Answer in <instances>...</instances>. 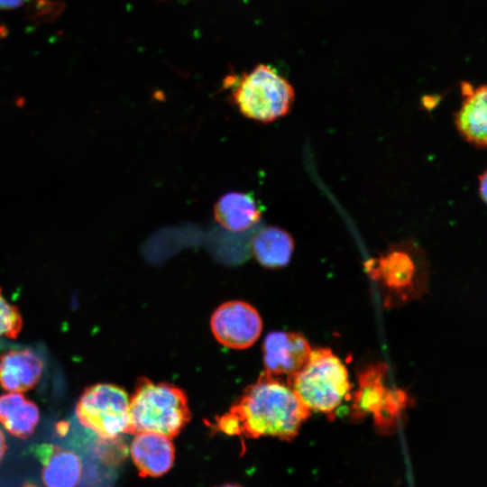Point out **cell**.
<instances>
[{
    "label": "cell",
    "mask_w": 487,
    "mask_h": 487,
    "mask_svg": "<svg viewBox=\"0 0 487 487\" xmlns=\"http://www.w3.org/2000/svg\"><path fill=\"white\" fill-rule=\"evenodd\" d=\"M23 487H37V486L32 483H26Z\"/></svg>",
    "instance_id": "cb8c5ba5"
},
{
    "label": "cell",
    "mask_w": 487,
    "mask_h": 487,
    "mask_svg": "<svg viewBox=\"0 0 487 487\" xmlns=\"http://www.w3.org/2000/svg\"><path fill=\"white\" fill-rule=\"evenodd\" d=\"M462 105L455 114V125L460 136L474 147L484 150L487 144V88L461 82Z\"/></svg>",
    "instance_id": "9c48e42d"
},
{
    "label": "cell",
    "mask_w": 487,
    "mask_h": 487,
    "mask_svg": "<svg viewBox=\"0 0 487 487\" xmlns=\"http://www.w3.org/2000/svg\"><path fill=\"white\" fill-rule=\"evenodd\" d=\"M364 265L372 279L400 300L415 296L417 289H422L427 275L425 254L409 240L391 245L383 254L367 261Z\"/></svg>",
    "instance_id": "5b68a950"
},
{
    "label": "cell",
    "mask_w": 487,
    "mask_h": 487,
    "mask_svg": "<svg viewBox=\"0 0 487 487\" xmlns=\"http://www.w3.org/2000/svg\"><path fill=\"white\" fill-rule=\"evenodd\" d=\"M56 428L58 434L64 436L69 430V424L67 422H60L59 425H57Z\"/></svg>",
    "instance_id": "7402d4cb"
},
{
    "label": "cell",
    "mask_w": 487,
    "mask_h": 487,
    "mask_svg": "<svg viewBox=\"0 0 487 487\" xmlns=\"http://www.w3.org/2000/svg\"><path fill=\"white\" fill-rule=\"evenodd\" d=\"M289 386L310 411L332 414L349 397L347 369L331 349H312L303 367L288 377Z\"/></svg>",
    "instance_id": "3957f363"
},
{
    "label": "cell",
    "mask_w": 487,
    "mask_h": 487,
    "mask_svg": "<svg viewBox=\"0 0 487 487\" xmlns=\"http://www.w3.org/2000/svg\"><path fill=\"white\" fill-rule=\"evenodd\" d=\"M311 350L307 338L299 333H269L262 345L265 372L289 377L303 367Z\"/></svg>",
    "instance_id": "ba28073f"
},
{
    "label": "cell",
    "mask_w": 487,
    "mask_h": 487,
    "mask_svg": "<svg viewBox=\"0 0 487 487\" xmlns=\"http://www.w3.org/2000/svg\"><path fill=\"white\" fill-rule=\"evenodd\" d=\"M40 419L39 409L21 392L0 396V423L12 435L25 438L32 434Z\"/></svg>",
    "instance_id": "2e32d148"
},
{
    "label": "cell",
    "mask_w": 487,
    "mask_h": 487,
    "mask_svg": "<svg viewBox=\"0 0 487 487\" xmlns=\"http://www.w3.org/2000/svg\"><path fill=\"white\" fill-rule=\"evenodd\" d=\"M23 326V319L18 308L9 304L0 289V337L15 339Z\"/></svg>",
    "instance_id": "ac0fdd59"
},
{
    "label": "cell",
    "mask_w": 487,
    "mask_h": 487,
    "mask_svg": "<svg viewBox=\"0 0 487 487\" xmlns=\"http://www.w3.org/2000/svg\"><path fill=\"white\" fill-rule=\"evenodd\" d=\"M131 434L152 432L170 438L190 419L186 394L165 382L141 379L129 400Z\"/></svg>",
    "instance_id": "277c9868"
},
{
    "label": "cell",
    "mask_w": 487,
    "mask_h": 487,
    "mask_svg": "<svg viewBox=\"0 0 487 487\" xmlns=\"http://www.w3.org/2000/svg\"><path fill=\"white\" fill-rule=\"evenodd\" d=\"M408 395L402 390H387L382 404L373 415L376 427L381 431L391 429L400 412L408 405Z\"/></svg>",
    "instance_id": "e0dca14e"
},
{
    "label": "cell",
    "mask_w": 487,
    "mask_h": 487,
    "mask_svg": "<svg viewBox=\"0 0 487 487\" xmlns=\"http://www.w3.org/2000/svg\"><path fill=\"white\" fill-rule=\"evenodd\" d=\"M42 369L41 359L32 350H11L0 356V385L23 393L36 385Z\"/></svg>",
    "instance_id": "7c38bea8"
},
{
    "label": "cell",
    "mask_w": 487,
    "mask_h": 487,
    "mask_svg": "<svg viewBox=\"0 0 487 487\" xmlns=\"http://www.w3.org/2000/svg\"><path fill=\"white\" fill-rule=\"evenodd\" d=\"M34 454L44 465L41 475L46 487L77 486L82 475V464L75 453L43 444L34 448Z\"/></svg>",
    "instance_id": "4fadbf2b"
},
{
    "label": "cell",
    "mask_w": 487,
    "mask_h": 487,
    "mask_svg": "<svg viewBox=\"0 0 487 487\" xmlns=\"http://www.w3.org/2000/svg\"><path fill=\"white\" fill-rule=\"evenodd\" d=\"M130 398L115 384L97 383L85 389L78 400L76 415L84 427L104 439L131 434Z\"/></svg>",
    "instance_id": "8992f818"
},
{
    "label": "cell",
    "mask_w": 487,
    "mask_h": 487,
    "mask_svg": "<svg viewBox=\"0 0 487 487\" xmlns=\"http://www.w3.org/2000/svg\"><path fill=\"white\" fill-rule=\"evenodd\" d=\"M486 182H487V173L484 170L482 174L478 176V193L480 198L483 203L486 202Z\"/></svg>",
    "instance_id": "d6986e66"
},
{
    "label": "cell",
    "mask_w": 487,
    "mask_h": 487,
    "mask_svg": "<svg viewBox=\"0 0 487 487\" xmlns=\"http://www.w3.org/2000/svg\"><path fill=\"white\" fill-rule=\"evenodd\" d=\"M219 487H240V486L236 485V484H225V485L219 486Z\"/></svg>",
    "instance_id": "603a6c76"
},
{
    "label": "cell",
    "mask_w": 487,
    "mask_h": 487,
    "mask_svg": "<svg viewBox=\"0 0 487 487\" xmlns=\"http://www.w3.org/2000/svg\"><path fill=\"white\" fill-rule=\"evenodd\" d=\"M24 0H0V8L11 9L20 6Z\"/></svg>",
    "instance_id": "ffe728a7"
},
{
    "label": "cell",
    "mask_w": 487,
    "mask_h": 487,
    "mask_svg": "<svg viewBox=\"0 0 487 487\" xmlns=\"http://www.w3.org/2000/svg\"><path fill=\"white\" fill-rule=\"evenodd\" d=\"M387 365L383 363L371 364L358 374V388L353 394L351 406L354 418L376 414L384 400L387 389L383 379Z\"/></svg>",
    "instance_id": "9a60e30c"
},
{
    "label": "cell",
    "mask_w": 487,
    "mask_h": 487,
    "mask_svg": "<svg viewBox=\"0 0 487 487\" xmlns=\"http://www.w3.org/2000/svg\"><path fill=\"white\" fill-rule=\"evenodd\" d=\"M252 253L263 267L277 269L285 267L294 251V240L286 230L270 225L260 230L253 238Z\"/></svg>",
    "instance_id": "5bb4252c"
},
{
    "label": "cell",
    "mask_w": 487,
    "mask_h": 487,
    "mask_svg": "<svg viewBox=\"0 0 487 487\" xmlns=\"http://www.w3.org/2000/svg\"><path fill=\"white\" fill-rule=\"evenodd\" d=\"M215 220L225 230L244 232L262 218V207L249 192L230 191L222 195L214 205Z\"/></svg>",
    "instance_id": "8fae6325"
},
{
    "label": "cell",
    "mask_w": 487,
    "mask_h": 487,
    "mask_svg": "<svg viewBox=\"0 0 487 487\" xmlns=\"http://www.w3.org/2000/svg\"><path fill=\"white\" fill-rule=\"evenodd\" d=\"M5 450H6L5 439L3 435V432L0 430V463L5 455Z\"/></svg>",
    "instance_id": "44dd1931"
},
{
    "label": "cell",
    "mask_w": 487,
    "mask_h": 487,
    "mask_svg": "<svg viewBox=\"0 0 487 487\" xmlns=\"http://www.w3.org/2000/svg\"><path fill=\"white\" fill-rule=\"evenodd\" d=\"M130 451L133 464L142 477L161 476L174 463V446L170 437L161 434L136 433Z\"/></svg>",
    "instance_id": "30bf717a"
},
{
    "label": "cell",
    "mask_w": 487,
    "mask_h": 487,
    "mask_svg": "<svg viewBox=\"0 0 487 487\" xmlns=\"http://www.w3.org/2000/svg\"><path fill=\"white\" fill-rule=\"evenodd\" d=\"M310 412L288 383L264 372L226 413L216 418L215 427L248 438L291 440Z\"/></svg>",
    "instance_id": "6da1fadb"
},
{
    "label": "cell",
    "mask_w": 487,
    "mask_h": 487,
    "mask_svg": "<svg viewBox=\"0 0 487 487\" xmlns=\"http://www.w3.org/2000/svg\"><path fill=\"white\" fill-rule=\"evenodd\" d=\"M231 87L235 107L246 118L269 124L287 115L293 105L295 91L291 84L266 64L255 66L241 76L225 78Z\"/></svg>",
    "instance_id": "7a4b0ae2"
},
{
    "label": "cell",
    "mask_w": 487,
    "mask_h": 487,
    "mask_svg": "<svg viewBox=\"0 0 487 487\" xmlns=\"http://www.w3.org/2000/svg\"><path fill=\"white\" fill-rule=\"evenodd\" d=\"M216 339L223 345L244 349L253 345L261 335L262 321L258 311L250 304L228 301L219 306L210 320Z\"/></svg>",
    "instance_id": "52a82bcc"
}]
</instances>
